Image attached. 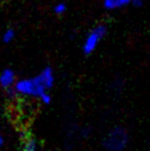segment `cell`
I'll list each match as a JSON object with an SVG mask.
<instances>
[{"label":"cell","instance_id":"obj_1","mask_svg":"<svg viewBox=\"0 0 150 151\" xmlns=\"http://www.w3.org/2000/svg\"><path fill=\"white\" fill-rule=\"evenodd\" d=\"M55 84V74L50 67H46L32 78H24L16 81L14 91L24 97L38 98L46 93Z\"/></svg>","mask_w":150,"mask_h":151},{"label":"cell","instance_id":"obj_6","mask_svg":"<svg viewBox=\"0 0 150 151\" xmlns=\"http://www.w3.org/2000/svg\"><path fill=\"white\" fill-rule=\"evenodd\" d=\"M23 151H39L38 148V143L36 139L33 137H29L25 140L24 142V147H23Z\"/></svg>","mask_w":150,"mask_h":151},{"label":"cell","instance_id":"obj_4","mask_svg":"<svg viewBox=\"0 0 150 151\" xmlns=\"http://www.w3.org/2000/svg\"><path fill=\"white\" fill-rule=\"evenodd\" d=\"M16 73L11 69H4L0 74V86L5 90L12 88L16 83Z\"/></svg>","mask_w":150,"mask_h":151},{"label":"cell","instance_id":"obj_2","mask_svg":"<svg viewBox=\"0 0 150 151\" xmlns=\"http://www.w3.org/2000/svg\"><path fill=\"white\" fill-rule=\"evenodd\" d=\"M128 143V132L126 127L120 125L111 129L103 140V146L106 151H126Z\"/></svg>","mask_w":150,"mask_h":151},{"label":"cell","instance_id":"obj_9","mask_svg":"<svg viewBox=\"0 0 150 151\" xmlns=\"http://www.w3.org/2000/svg\"><path fill=\"white\" fill-rule=\"evenodd\" d=\"M39 99H40V101L44 104V105H50V102H52V96L46 91V93H42V95L40 96Z\"/></svg>","mask_w":150,"mask_h":151},{"label":"cell","instance_id":"obj_10","mask_svg":"<svg viewBox=\"0 0 150 151\" xmlns=\"http://www.w3.org/2000/svg\"><path fill=\"white\" fill-rule=\"evenodd\" d=\"M143 4H144V1H143V0H133V2H132V5L136 8L142 7Z\"/></svg>","mask_w":150,"mask_h":151},{"label":"cell","instance_id":"obj_11","mask_svg":"<svg viewBox=\"0 0 150 151\" xmlns=\"http://www.w3.org/2000/svg\"><path fill=\"white\" fill-rule=\"evenodd\" d=\"M2 145H3V137L0 135V147H1Z\"/></svg>","mask_w":150,"mask_h":151},{"label":"cell","instance_id":"obj_3","mask_svg":"<svg viewBox=\"0 0 150 151\" xmlns=\"http://www.w3.org/2000/svg\"><path fill=\"white\" fill-rule=\"evenodd\" d=\"M107 31H108V28L104 24H100L95 27V28H93L90 31V33L86 35L85 39L83 41V44H82V52H83V54L86 55V56L88 55H92L97 50V47L101 43L103 38L106 36Z\"/></svg>","mask_w":150,"mask_h":151},{"label":"cell","instance_id":"obj_5","mask_svg":"<svg viewBox=\"0 0 150 151\" xmlns=\"http://www.w3.org/2000/svg\"><path fill=\"white\" fill-rule=\"evenodd\" d=\"M133 0H104L103 6L107 10H116L132 4Z\"/></svg>","mask_w":150,"mask_h":151},{"label":"cell","instance_id":"obj_7","mask_svg":"<svg viewBox=\"0 0 150 151\" xmlns=\"http://www.w3.org/2000/svg\"><path fill=\"white\" fill-rule=\"evenodd\" d=\"M14 37H16V31L12 28H8L2 34V41L4 43H9L14 39Z\"/></svg>","mask_w":150,"mask_h":151},{"label":"cell","instance_id":"obj_8","mask_svg":"<svg viewBox=\"0 0 150 151\" xmlns=\"http://www.w3.org/2000/svg\"><path fill=\"white\" fill-rule=\"evenodd\" d=\"M67 10V5L64 2H59L54 6V12L56 14H63Z\"/></svg>","mask_w":150,"mask_h":151}]
</instances>
